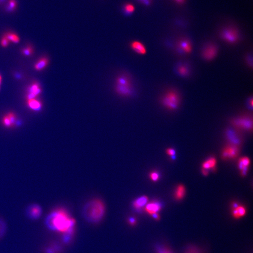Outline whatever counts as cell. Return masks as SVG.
I'll use <instances>...</instances> for the list:
<instances>
[{"instance_id":"obj_1","label":"cell","mask_w":253,"mask_h":253,"mask_svg":"<svg viewBox=\"0 0 253 253\" xmlns=\"http://www.w3.org/2000/svg\"><path fill=\"white\" fill-rule=\"evenodd\" d=\"M50 227L54 230L71 235L74 231L75 220L63 209H59L51 215L49 219Z\"/></svg>"},{"instance_id":"obj_2","label":"cell","mask_w":253,"mask_h":253,"mask_svg":"<svg viewBox=\"0 0 253 253\" xmlns=\"http://www.w3.org/2000/svg\"><path fill=\"white\" fill-rule=\"evenodd\" d=\"M113 90L118 96L124 98H131L136 95L132 79L126 72L122 73L115 78Z\"/></svg>"},{"instance_id":"obj_3","label":"cell","mask_w":253,"mask_h":253,"mask_svg":"<svg viewBox=\"0 0 253 253\" xmlns=\"http://www.w3.org/2000/svg\"><path fill=\"white\" fill-rule=\"evenodd\" d=\"M105 205L101 200L94 199L88 202L84 206L83 214L88 221L96 223L102 219L105 213Z\"/></svg>"},{"instance_id":"obj_4","label":"cell","mask_w":253,"mask_h":253,"mask_svg":"<svg viewBox=\"0 0 253 253\" xmlns=\"http://www.w3.org/2000/svg\"><path fill=\"white\" fill-rule=\"evenodd\" d=\"M181 101L179 93L175 90H170L164 93L161 97L160 103L166 109L175 110L178 109Z\"/></svg>"},{"instance_id":"obj_5","label":"cell","mask_w":253,"mask_h":253,"mask_svg":"<svg viewBox=\"0 0 253 253\" xmlns=\"http://www.w3.org/2000/svg\"><path fill=\"white\" fill-rule=\"evenodd\" d=\"M220 37L224 41L232 44L238 42L240 39L239 32L234 28L225 29L221 32Z\"/></svg>"},{"instance_id":"obj_6","label":"cell","mask_w":253,"mask_h":253,"mask_svg":"<svg viewBox=\"0 0 253 253\" xmlns=\"http://www.w3.org/2000/svg\"><path fill=\"white\" fill-rule=\"evenodd\" d=\"M218 46L213 43H209L205 46L202 51L201 54L202 58L207 61H210L214 59L218 55Z\"/></svg>"},{"instance_id":"obj_7","label":"cell","mask_w":253,"mask_h":253,"mask_svg":"<svg viewBox=\"0 0 253 253\" xmlns=\"http://www.w3.org/2000/svg\"><path fill=\"white\" fill-rule=\"evenodd\" d=\"M234 126L240 129L251 131L253 128V120L249 116H241L234 119L232 121Z\"/></svg>"},{"instance_id":"obj_8","label":"cell","mask_w":253,"mask_h":253,"mask_svg":"<svg viewBox=\"0 0 253 253\" xmlns=\"http://www.w3.org/2000/svg\"><path fill=\"white\" fill-rule=\"evenodd\" d=\"M239 152V146L229 144L223 149L222 158L223 160H233L238 156Z\"/></svg>"},{"instance_id":"obj_9","label":"cell","mask_w":253,"mask_h":253,"mask_svg":"<svg viewBox=\"0 0 253 253\" xmlns=\"http://www.w3.org/2000/svg\"><path fill=\"white\" fill-rule=\"evenodd\" d=\"M177 50L182 54H188L192 51V46L189 40L183 39L178 42Z\"/></svg>"},{"instance_id":"obj_10","label":"cell","mask_w":253,"mask_h":253,"mask_svg":"<svg viewBox=\"0 0 253 253\" xmlns=\"http://www.w3.org/2000/svg\"><path fill=\"white\" fill-rule=\"evenodd\" d=\"M129 46L134 52L138 55H145L147 53L146 46L141 41L133 40L130 43Z\"/></svg>"},{"instance_id":"obj_11","label":"cell","mask_w":253,"mask_h":253,"mask_svg":"<svg viewBox=\"0 0 253 253\" xmlns=\"http://www.w3.org/2000/svg\"><path fill=\"white\" fill-rule=\"evenodd\" d=\"M42 92L40 84L37 82H34L29 87L27 93V99L36 98Z\"/></svg>"},{"instance_id":"obj_12","label":"cell","mask_w":253,"mask_h":253,"mask_svg":"<svg viewBox=\"0 0 253 253\" xmlns=\"http://www.w3.org/2000/svg\"><path fill=\"white\" fill-rule=\"evenodd\" d=\"M176 73L179 77L186 78L188 77L190 73V66L185 63H181L177 64L175 68Z\"/></svg>"},{"instance_id":"obj_13","label":"cell","mask_w":253,"mask_h":253,"mask_svg":"<svg viewBox=\"0 0 253 253\" xmlns=\"http://www.w3.org/2000/svg\"><path fill=\"white\" fill-rule=\"evenodd\" d=\"M161 209V205L158 202H152L146 205L144 210L150 215L159 212Z\"/></svg>"},{"instance_id":"obj_14","label":"cell","mask_w":253,"mask_h":253,"mask_svg":"<svg viewBox=\"0 0 253 253\" xmlns=\"http://www.w3.org/2000/svg\"><path fill=\"white\" fill-rule=\"evenodd\" d=\"M16 116L15 113L10 112L6 114L2 119V123L6 127H12L16 122Z\"/></svg>"},{"instance_id":"obj_15","label":"cell","mask_w":253,"mask_h":253,"mask_svg":"<svg viewBox=\"0 0 253 253\" xmlns=\"http://www.w3.org/2000/svg\"><path fill=\"white\" fill-rule=\"evenodd\" d=\"M148 197L146 196H143L137 198L133 202V207L137 211H141L148 204Z\"/></svg>"},{"instance_id":"obj_16","label":"cell","mask_w":253,"mask_h":253,"mask_svg":"<svg viewBox=\"0 0 253 253\" xmlns=\"http://www.w3.org/2000/svg\"><path fill=\"white\" fill-rule=\"evenodd\" d=\"M250 159L247 157H241L239 160L238 167L241 171V175L245 176L248 170V167L250 165Z\"/></svg>"},{"instance_id":"obj_17","label":"cell","mask_w":253,"mask_h":253,"mask_svg":"<svg viewBox=\"0 0 253 253\" xmlns=\"http://www.w3.org/2000/svg\"><path fill=\"white\" fill-rule=\"evenodd\" d=\"M226 136L227 139L230 143V144L239 146V145L241 143V140L235 132L232 129H229L226 132Z\"/></svg>"},{"instance_id":"obj_18","label":"cell","mask_w":253,"mask_h":253,"mask_svg":"<svg viewBox=\"0 0 253 253\" xmlns=\"http://www.w3.org/2000/svg\"><path fill=\"white\" fill-rule=\"evenodd\" d=\"M41 208L37 205H31L28 209V215L33 219L39 218L41 215Z\"/></svg>"},{"instance_id":"obj_19","label":"cell","mask_w":253,"mask_h":253,"mask_svg":"<svg viewBox=\"0 0 253 253\" xmlns=\"http://www.w3.org/2000/svg\"><path fill=\"white\" fill-rule=\"evenodd\" d=\"M27 106L34 111H40L42 107V103L36 98L27 99Z\"/></svg>"},{"instance_id":"obj_20","label":"cell","mask_w":253,"mask_h":253,"mask_svg":"<svg viewBox=\"0 0 253 253\" xmlns=\"http://www.w3.org/2000/svg\"><path fill=\"white\" fill-rule=\"evenodd\" d=\"M246 210L243 206L239 205L235 208H233L232 214L234 218L235 219H239L242 216L245 215Z\"/></svg>"},{"instance_id":"obj_21","label":"cell","mask_w":253,"mask_h":253,"mask_svg":"<svg viewBox=\"0 0 253 253\" xmlns=\"http://www.w3.org/2000/svg\"><path fill=\"white\" fill-rule=\"evenodd\" d=\"M186 194V188L184 185L181 184L177 186L175 191V197L177 200L182 199Z\"/></svg>"},{"instance_id":"obj_22","label":"cell","mask_w":253,"mask_h":253,"mask_svg":"<svg viewBox=\"0 0 253 253\" xmlns=\"http://www.w3.org/2000/svg\"><path fill=\"white\" fill-rule=\"evenodd\" d=\"M49 61L48 58L43 57L39 59L34 65L35 69L38 71L43 70L48 66Z\"/></svg>"},{"instance_id":"obj_23","label":"cell","mask_w":253,"mask_h":253,"mask_svg":"<svg viewBox=\"0 0 253 253\" xmlns=\"http://www.w3.org/2000/svg\"><path fill=\"white\" fill-rule=\"evenodd\" d=\"M216 164V160L215 157H211L206 160L202 164V167L204 169L209 170L213 169L215 167Z\"/></svg>"},{"instance_id":"obj_24","label":"cell","mask_w":253,"mask_h":253,"mask_svg":"<svg viewBox=\"0 0 253 253\" xmlns=\"http://www.w3.org/2000/svg\"><path fill=\"white\" fill-rule=\"evenodd\" d=\"M4 36L6 37L7 39H8L9 42H13L16 44L19 42V37L15 33L12 32H7Z\"/></svg>"},{"instance_id":"obj_25","label":"cell","mask_w":253,"mask_h":253,"mask_svg":"<svg viewBox=\"0 0 253 253\" xmlns=\"http://www.w3.org/2000/svg\"><path fill=\"white\" fill-rule=\"evenodd\" d=\"M135 7L131 3H126L124 6V10L127 14H132L135 11Z\"/></svg>"},{"instance_id":"obj_26","label":"cell","mask_w":253,"mask_h":253,"mask_svg":"<svg viewBox=\"0 0 253 253\" xmlns=\"http://www.w3.org/2000/svg\"><path fill=\"white\" fill-rule=\"evenodd\" d=\"M33 49L31 46H27L22 50V53L25 56H30L33 53Z\"/></svg>"},{"instance_id":"obj_27","label":"cell","mask_w":253,"mask_h":253,"mask_svg":"<svg viewBox=\"0 0 253 253\" xmlns=\"http://www.w3.org/2000/svg\"><path fill=\"white\" fill-rule=\"evenodd\" d=\"M6 226L5 223L2 220L0 219V238H1L4 235L6 232Z\"/></svg>"},{"instance_id":"obj_28","label":"cell","mask_w":253,"mask_h":253,"mask_svg":"<svg viewBox=\"0 0 253 253\" xmlns=\"http://www.w3.org/2000/svg\"><path fill=\"white\" fill-rule=\"evenodd\" d=\"M160 175L157 172H152L150 175V178L152 181H157L160 179Z\"/></svg>"},{"instance_id":"obj_29","label":"cell","mask_w":253,"mask_h":253,"mask_svg":"<svg viewBox=\"0 0 253 253\" xmlns=\"http://www.w3.org/2000/svg\"><path fill=\"white\" fill-rule=\"evenodd\" d=\"M185 253H201L200 250L196 247H189L186 251Z\"/></svg>"},{"instance_id":"obj_30","label":"cell","mask_w":253,"mask_h":253,"mask_svg":"<svg viewBox=\"0 0 253 253\" xmlns=\"http://www.w3.org/2000/svg\"><path fill=\"white\" fill-rule=\"evenodd\" d=\"M9 42L8 39H7L6 37L4 35L3 36V37L1 38V46L3 48H6L9 45Z\"/></svg>"},{"instance_id":"obj_31","label":"cell","mask_w":253,"mask_h":253,"mask_svg":"<svg viewBox=\"0 0 253 253\" xmlns=\"http://www.w3.org/2000/svg\"><path fill=\"white\" fill-rule=\"evenodd\" d=\"M9 9H11L12 10H15L16 7V0H10L9 1Z\"/></svg>"},{"instance_id":"obj_32","label":"cell","mask_w":253,"mask_h":253,"mask_svg":"<svg viewBox=\"0 0 253 253\" xmlns=\"http://www.w3.org/2000/svg\"><path fill=\"white\" fill-rule=\"evenodd\" d=\"M128 224L130 225H131V226H134V225H136V224H137V219L134 217H132V216L129 217L128 219Z\"/></svg>"},{"instance_id":"obj_33","label":"cell","mask_w":253,"mask_h":253,"mask_svg":"<svg viewBox=\"0 0 253 253\" xmlns=\"http://www.w3.org/2000/svg\"><path fill=\"white\" fill-rule=\"evenodd\" d=\"M166 153L170 156H175V151L172 148H168L166 150Z\"/></svg>"},{"instance_id":"obj_34","label":"cell","mask_w":253,"mask_h":253,"mask_svg":"<svg viewBox=\"0 0 253 253\" xmlns=\"http://www.w3.org/2000/svg\"><path fill=\"white\" fill-rule=\"evenodd\" d=\"M157 253H173L170 250L166 248H160L157 250Z\"/></svg>"},{"instance_id":"obj_35","label":"cell","mask_w":253,"mask_h":253,"mask_svg":"<svg viewBox=\"0 0 253 253\" xmlns=\"http://www.w3.org/2000/svg\"><path fill=\"white\" fill-rule=\"evenodd\" d=\"M253 98H252V97H250V98H249L248 99L247 102L248 107H249V108H251V109L253 108Z\"/></svg>"},{"instance_id":"obj_36","label":"cell","mask_w":253,"mask_h":253,"mask_svg":"<svg viewBox=\"0 0 253 253\" xmlns=\"http://www.w3.org/2000/svg\"><path fill=\"white\" fill-rule=\"evenodd\" d=\"M151 216H152V217H153L155 219L159 220L160 219V216H159V215H158L157 213H154V214L152 215Z\"/></svg>"},{"instance_id":"obj_37","label":"cell","mask_w":253,"mask_h":253,"mask_svg":"<svg viewBox=\"0 0 253 253\" xmlns=\"http://www.w3.org/2000/svg\"><path fill=\"white\" fill-rule=\"evenodd\" d=\"M202 173H203V175H208V170H205V169H202Z\"/></svg>"},{"instance_id":"obj_38","label":"cell","mask_w":253,"mask_h":253,"mask_svg":"<svg viewBox=\"0 0 253 253\" xmlns=\"http://www.w3.org/2000/svg\"><path fill=\"white\" fill-rule=\"evenodd\" d=\"M176 2H178L179 3H182L184 2L185 0H175Z\"/></svg>"},{"instance_id":"obj_39","label":"cell","mask_w":253,"mask_h":253,"mask_svg":"<svg viewBox=\"0 0 253 253\" xmlns=\"http://www.w3.org/2000/svg\"><path fill=\"white\" fill-rule=\"evenodd\" d=\"M1 80H2V78H1V76L0 75V84H1Z\"/></svg>"}]
</instances>
